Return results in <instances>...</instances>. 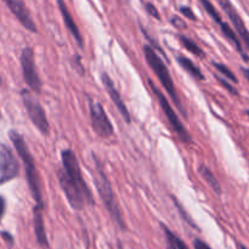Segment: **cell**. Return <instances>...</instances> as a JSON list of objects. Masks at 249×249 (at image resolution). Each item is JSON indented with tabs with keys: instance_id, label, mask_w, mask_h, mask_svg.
<instances>
[{
	"instance_id": "1",
	"label": "cell",
	"mask_w": 249,
	"mask_h": 249,
	"mask_svg": "<svg viewBox=\"0 0 249 249\" xmlns=\"http://www.w3.org/2000/svg\"><path fill=\"white\" fill-rule=\"evenodd\" d=\"M61 160L62 168L57 170L56 175L68 203L75 211H82L87 204L92 206L94 196L83 178L79 160L75 153L70 148H66L61 152Z\"/></svg>"
},
{
	"instance_id": "2",
	"label": "cell",
	"mask_w": 249,
	"mask_h": 249,
	"mask_svg": "<svg viewBox=\"0 0 249 249\" xmlns=\"http://www.w3.org/2000/svg\"><path fill=\"white\" fill-rule=\"evenodd\" d=\"M94 158V165L95 169L92 173V177H94L95 186H96L97 194H99L100 198H101L102 203H104L105 208L107 209L108 214L111 215L113 223L118 226L121 230H125L126 225L125 221H124L123 213L121 211V207H119L118 201L116 198V195H114L113 189H112L111 181L107 178L106 173H105L104 165L100 162L99 158L96 156H92Z\"/></svg>"
},
{
	"instance_id": "3",
	"label": "cell",
	"mask_w": 249,
	"mask_h": 249,
	"mask_svg": "<svg viewBox=\"0 0 249 249\" xmlns=\"http://www.w3.org/2000/svg\"><path fill=\"white\" fill-rule=\"evenodd\" d=\"M9 138L10 140H11V142L14 143L15 148H16L17 153H18L22 163H23L29 191H31L32 196H33L34 201H36V204H38V206H44L43 197H41L40 179H39L38 170H36V162H34V158L33 156H32L31 151H29L28 146H27L26 141H24L23 136H22L18 131L10 130Z\"/></svg>"
},
{
	"instance_id": "4",
	"label": "cell",
	"mask_w": 249,
	"mask_h": 249,
	"mask_svg": "<svg viewBox=\"0 0 249 249\" xmlns=\"http://www.w3.org/2000/svg\"><path fill=\"white\" fill-rule=\"evenodd\" d=\"M142 50H143V55H145V58H146V62L148 63V66H150L151 70L156 73L158 80H160V84L163 85V88H164L165 91L168 92V95L170 96V99L173 100V102H174L175 106H177L178 108H179L180 111L184 113V116L186 117V114H185V109H184V107L181 106V101H180L179 96H178V92H177V89H175L174 82H173L172 77H170V73H169V71H168L167 66L163 63V61L160 60V57L157 55V53L153 50L152 46L145 45L143 46Z\"/></svg>"
},
{
	"instance_id": "5",
	"label": "cell",
	"mask_w": 249,
	"mask_h": 249,
	"mask_svg": "<svg viewBox=\"0 0 249 249\" xmlns=\"http://www.w3.org/2000/svg\"><path fill=\"white\" fill-rule=\"evenodd\" d=\"M22 101H23L24 108L32 123L34 124L36 129L40 131L43 135L48 136L50 134V124H49L48 117H46L45 109L43 108L38 100L28 91V90H22L21 91Z\"/></svg>"
},
{
	"instance_id": "6",
	"label": "cell",
	"mask_w": 249,
	"mask_h": 249,
	"mask_svg": "<svg viewBox=\"0 0 249 249\" xmlns=\"http://www.w3.org/2000/svg\"><path fill=\"white\" fill-rule=\"evenodd\" d=\"M148 84H150L151 90H152V92L155 94L156 99H157L158 102H160V108H162L163 112L165 113V117H167V119L169 121V124H170V126L173 128V130L177 133V135L179 136V139L182 141V142L192 143V141L194 140H192L191 135H190L189 131L186 130V128L184 126L182 122L180 121V118L178 117V114L175 113V111L173 109L172 105L169 104V101L167 100V97L163 95V92L160 91V90L158 89L156 85H153V83L151 82V80H148Z\"/></svg>"
},
{
	"instance_id": "7",
	"label": "cell",
	"mask_w": 249,
	"mask_h": 249,
	"mask_svg": "<svg viewBox=\"0 0 249 249\" xmlns=\"http://www.w3.org/2000/svg\"><path fill=\"white\" fill-rule=\"evenodd\" d=\"M198 1L201 2L202 6H203V9L206 10L207 14L212 17V19H213V21L218 24L219 28H220V31H221V33L224 34V36H225V38L228 39V40L230 41L233 46H235L236 50L241 53L243 61L249 62V57H248L247 53H246L245 48H243L242 41H241V39L238 38L237 33H236V32L233 31V29L231 28V27L229 26L226 22L223 21V17H221L220 14H219V11L216 10V7L212 4L211 0H198Z\"/></svg>"
},
{
	"instance_id": "8",
	"label": "cell",
	"mask_w": 249,
	"mask_h": 249,
	"mask_svg": "<svg viewBox=\"0 0 249 249\" xmlns=\"http://www.w3.org/2000/svg\"><path fill=\"white\" fill-rule=\"evenodd\" d=\"M19 62H21L22 73H23L26 84L28 85V88L32 91L39 94L41 91V80L39 78L38 70H36L33 49L29 48V46L22 49L21 56H19Z\"/></svg>"
},
{
	"instance_id": "9",
	"label": "cell",
	"mask_w": 249,
	"mask_h": 249,
	"mask_svg": "<svg viewBox=\"0 0 249 249\" xmlns=\"http://www.w3.org/2000/svg\"><path fill=\"white\" fill-rule=\"evenodd\" d=\"M89 111L91 126L95 133L100 138H109L113 135L114 128L102 105L97 101L89 100Z\"/></svg>"
},
{
	"instance_id": "10",
	"label": "cell",
	"mask_w": 249,
	"mask_h": 249,
	"mask_svg": "<svg viewBox=\"0 0 249 249\" xmlns=\"http://www.w3.org/2000/svg\"><path fill=\"white\" fill-rule=\"evenodd\" d=\"M19 173V163L14 151L6 143L0 142V184L16 179Z\"/></svg>"
},
{
	"instance_id": "11",
	"label": "cell",
	"mask_w": 249,
	"mask_h": 249,
	"mask_svg": "<svg viewBox=\"0 0 249 249\" xmlns=\"http://www.w3.org/2000/svg\"><path fill=\"white\" fill-rule=\"evenodd\" d=\"M216 1H218L223 11L225 12L226 16L229 17L230 22L232 23V27L235 28L233 31L237 33L238 38L241 39V41L245 44L246 48L249 50V31L247 27H246V23L243 22L241 15L236 10V7L233 6V4L230 0H216Z\"/></svg>"
},
{
	"instance_id": "12",
	"label": "cell",
	"mask_w": 249,
	"mask_h": 249,
	"mask_svg": "<svg viewBox=\"0 0 249 249\" xmlns=\"http://www.w3.org/2000/svg\"><path fill=\"white\" fill-rule=\"evenodd\" d=\"M2 2L6 5L7 9L16 17V19L22 24L23 28H26L28 32H32V33L38 32L36 22L32 18L31 12H29L28 7L26 6L23 0H2Z\"/></svg>"
},
{
	"instance_id": "13",
	"label": "cell",
	"mask_w": 249,
	"mask_h": 249,
	"mask_svg": "<svg viewBox=\"0 0 249 249\" xmlns=\"http://www.w3.org/2000/svg\"><path fill=\"white\" fill-rule=\"evenodd\" d=\"M101 80H102V83H104L105 89H106V91L108 92L109 97H111V100L113 101L114 106L117 107V109H118L119 113H121L122 118H123L126 123L130 124L131 118H130V113H129L128 107L125 106V102L123 101L121 94L118 92L117 88L114 87V83L112 82L111 77H109L106 72H104L101 74Z\"/></svg>"
},
{
	"instance_id": "14",
	"label": "cell",
	"mask_w": 249,
	"mask_h": 249,
	"mask_svg": "<svg viewBox=\"0 0 249 249\" xmlns=\"http://www.w3.org/2000/svg\"><path fill=\"white\" fill-rule=\"evenodd\" d=\"M43 209L44 206H38L36 204L33 211V226H34V235H36V241L38 246H40L43 249L50 248V243H49L48 235H46L45 223H44L43 216Z\"/></svg>"
},
{
	"instance_id": "15",
	"label": "cell",
	"mask_w": 249,
	"mask_h": 249,
	"mask_svg": "<svg viewBox=\"0 0 249 249\" xmlns=\"http://www.w3.org/2000/svg\"><path fill=\"white\" fill-rule=\"evenodd\" d=\"M57 6H58V9H60L61 16H62L63 22H65L66 28L68 29V32H70L71 34H72L73 38H74V40L78 43V45H79L80 48H83V46H84V40H83V36H82V34H80V31H79V28H78L77 23H75L74 18H73L72 15H71V12H70V10H68L67 5H66L65 0H57Z\"/></svg>"
},
{
	"instance_id": "16",
	"label": "cell",
	"mask_w": 249,
	"mask_h": 249,
	"mask_svg": "<svg viewBox=\"0 0 249 249\" xmlns=\"http://www.w3.org/2000/svg\"><path fill=\"white\" fill-rule=\"evenodd\" d=\"M177 61H178V63L180 65V67H181L182 70L186 71V72L189 73L190 75H192L195 79L204 80V75H203V73H202V71L199 70V68L197 67V66L195 65L191 60H190V58H187L186 56L179 55L177 57Z\"/></svg>"
},
{
	"instance_id": "17",
	"label": "cell",
	"mask_w": 249,
	"mask_h": 249,
	"mask_svg": "<svg viewBox=\"0 0 249 249\" xmlns=\"http://www.w3.org/2000/svg\"><path fill=\"white\" fill-rule=\"evenodd\" d=\"M198 170H199V174H201V177L203 178L207 182H208V185L214 190V192H215L216 195H221L223 190H221V186H220V184H219L218 179L214 177L213 172H212V170L204 164L199 165Z\"/></svg>"
},
{
	"instance_id": "18",
	"label": "cell",
	"mask_w": 249,
	"mask_h": 249,
	"mask_svg": "<svg viewBox=\"0 0 249 249\" xmlns=\"http://www.w3.org/2000/svg\"><path fill=\"white\" fill-rule=\"evenodd\" d=\"M179 40L181 41L182 46H185V49H186L187 51H190L192 55L197 56V57H202V58L206 56V53H204V51L202 50L201 46L197 45L192 39L187 38L186 36H182V34L181 36H179Z\"/></svg>"
},
{
	"instance_id": "19",
	"label": "cell",
	"mask_w": 249,
	"mask_h": 249,
	"mask_svg": "<svg viewBox=\"0 0 249 249\" xmlns=\"http://www.w3.org/2000/svg\"><path fill=\"white\" fill-rule=\"evenodd\" d=\"M160 226H162V230L164 231V235H165V238H167V241L174 243V246L177 247V249H190L189 246H187L186 243L179 237V236L175 235V233L173 232L168 226L163 225V224H160Z\"/></svg>"
},
{
	"instance_id": "20",
	"label": "cell",
	"mask_w": 249,
	"mask_h": 249,
	"mask_svg": "<svg viewBox=\"0 0 249 249\" xmlns=\"http://www.w3.org/2000/svg\"><path fill=\"white\" fill-rule=\"evenodd\" d=\"M213 66L215 67V70L218 71L221 75H224V77L228 78L229 80H231V82H233L237 84L238 78L236 77L235 73H233L232 71L228 67V66H225L224 63H220V62H213Z\"/></svg>"
},
{
	"instance_id": "21",
	"label": "cell",
	"mask_w": 249,
	"mask_h": 249,
	"mask_svg": "<svg viewBox=\"0 0 249 249\" xmlns=\"http://www.w3.org/2000/svg\"><path fill=\"white\" fill-rule=\"evenodd\" d=\"M215 78H216V80H218V82L220 83V84L223 85V87L225 88V89L228 90L229 92H230V94L235 95V96H238V90L236 89V88L233 87V85H231L230 83L228 82V80L224 79V78H221L220 75H215Z\"/></svg>"
},
{
	"instance_id": "22",
	"label": "cell",
	"mask_w": 249,
	"mask_h": 249,
	"mask_svg": "<svg viewBox=\"0 0 249 249\" xmlns=\"http://www.w3.org/2000/svg\"><path fill=\"white\" fill-rule=\"evenodd\" d=\"M145 9H146V11H147V14L150 15V16L155 17L156 19H160V12H158L157 7H156L155 5L151 4V2H146Z\"/></svg>"
},
{
	"instance_id": "23",
	"label": "cell",
	"mask_w": 249,
	"mask_h": 249,
	"mask_svg": "<svg viewBox=\"0 0 249 249\" xmlns=\"http://www.w3.org/2000/svg\"><path fill=\"white\" fill-rule=\"evenodd\" d=\"M180 12H181V14L184 15L185 17H187V18L192 19V21H197L196 15H195V12L192 11L191 7H189V6H181V7H180Z\"/></svg>"
},
{
	"instance_id": "24",
	"label": "cell",
	"mask_w": 249,
	"mask_h": 249,
	"mask_svg": "<svg viewBox=\"0 0 249 249\" xmlns=\"http://www.w3.org/2000/svg\"><path fill=\"white\" fill-rule=\"evenodd\" d=\"M192 245H194L195 249H212L211 246L207 242H204L203 240H201V238H195Z\"/></svg>"
},
{
	"instance_id": "25",
	"label": "cell",
	"mask_w": 249,
	"mask_h": 249,
	"mask_svg": "<svg viewBox=\"0 0 249 249\" xmlns=\"http://www.w3.org/2000/svg\"><path fill=\"white\" fill-rule=\"evenodd\" d=\"M172 23L174 24L175 27H177V28H179V29H185L186 28V23H185L184 21H182V18H180L179 16H174L172 18Z\"/></svg>"
},
{
	"instance_id": "26",
	"label": "cell",
	"mask_w": 249,
	"mask_h": 249,
	"mask_svg": "<svg viewBox=\"0 0 249 249\" xmlns=\"http://www.w3.org/2000/svg\"><path fill=\"white\" fill-rule=\"evenodd\" d=\"M0 235H1L2 240H4L9 246H12L15 243L14 237H12L11 233H9L7 231H1V232H0Z\"/></svg>"
},
{
	"instance_id": "27",
	"label": "cell",
	"mask_w": 249,
	"mask_h": 249,
	"mask_svg": "<svg viewBox=\"0 0 249 249\" xmlns=\"http://www.w3.org/2000/svg\"><path fill=\"white\" fill-rule=\"evenodd\" d=\"M5 212H6V199L2 196H0V221L4 218Z\"/></svg>"
},
{
	"instance_id": "28",
	"label": "cell",
	"mask_w": 249,
	"mask_h": 249,
	"mask_svg": "<svg viewBox=\"0 0 249 249\" xmlns=\"http://www.w3.org/2000/svg\"><path fill=\"white\" fill-rule=\"evenodd\" d=\"M74 60L77 61V66H74V68L75 70H78L79 71V73L80 74H84V68H83V66H82V62H80V58L78 57L77 55L74 56Z\"/></svg>"
},
{
	"instance_id": "29",
	"label": "cell",
	"mask_w": 249,
	"mask_h": 249,
	"mask_svg": "<svg viewBox=\"0 0 249 249\" xmlns=\"http://www.w3.org/2000/svg\"><path fill=\"white\" fill-rule=\"evenodd\" d=\"M241 71H242V73H243V75H245L246 79H247L249 82V68L242 67V68H241Z\"/></svg>"
},
{
	"instance_id": "30",
	"label": "cell",
	"mask_w": 249,
	"mask_h": 249,
	"mask_svg": "<svg viewBox=\"0 0 249 249\" xmlns=\"http://www.w3.org/2000/svg\"><path fill=\"white\" fill-rule=\"evenodd\" d=\"M238 248H240V249H247V248H246V246H243L242 243H240V245H238Z\"/></svg>"
},
{
	"instance_id": "31",
	"label": "cell",
	"mask_w": 249,
	"mask_h": 249,
	"mask_svg": "<svg viewBox=\"0 0 249 249\" xmlns=\"http://www.w3.org/2000/svg\"><path fill=\"white\" fill-rule=\"evenodd\" d=\"M118 249H124L123 246H122L121 242H118Z\"/></svg>"
},
{
	"instance_id": "32",
	"label": "cell",
	"mask_w": 249,
	"mask_h": 249,
	"mask_svg": "<svg viewBox=\"0 0 249 249\" xmlns=\"http://www.w3.org/2000/svg\"><path fill=\"white\" fill-rule=\"evenodd\" d=\"M246 114H247L248 118H249V109H247V111H246Z\"/></svg>"
},
{
	"instance_id": "33",
	"label": "cell",
	"mask_w": 249,
	"mask_h": 249,
	"mask_svg": "<svg viewBox=\"0 0 249 249\" xmlns=\"http://www.w3.org/2000/svg\"><path fill=\"white\" fill-rule=\"evenodd\" d=\"M2 82V80H1V77H0V83H1Z\"/></svg>"
},
{
	"instance_id": "34",
	"label": "cell",
	"mask_w": 249,
	"mask_h": 249,
	"mask_svg": "<svg viewBox=\"0 0 249 249\" xmlns=\"http://www.w3.org/2000/svg\"><path fill=\"white\" fill-rule=\"evenodd\" d=\"M0 117H1V116H0Z\"/></svg>"
}]
</instances>
